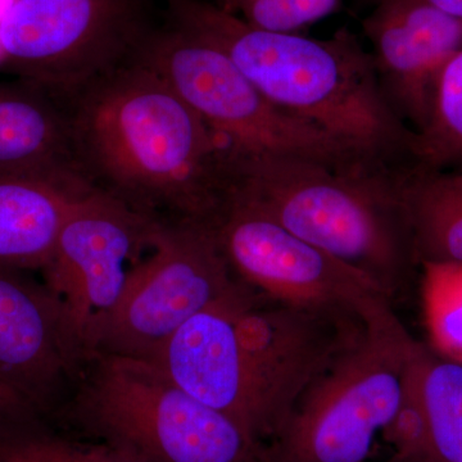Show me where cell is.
Segmentation results:
<instances>
[{"mask_svg": "<svg viewBox=\"0 0 462 462\" xmlns=\"http://www.w3.org/2000/svg\"><path fill=\"white\" fill-rule=\"evenodd\" d=\"M0 171L85 178L65 99L16 79L0 81Z\"/></svg>", "mask_w": 462, "mask_h": 462, "instance_id": "obj_15", "label": "cell"}, {"mask_svg": "<svg viewBox=\"0 0 462 462\" xmlns=\"http://www.w3.org/2000/svg\"><path fill=\"white\" fill-rule=\"evenodd\" d=\"M387 462H394V461H393V460H392V458H391V460H389V461H387Z\"/></svg>", "mask_w": 462, "mask_h": 462, "instance_id": "obj_28", "label": "cell"}, {"mask_svg": "<svg viewBox=\"0 0 462 462\" xmlns=\"http://www.w3.org/2000/svg\"><path fill=\"white\" fill-rule=\"evenodd\" d=\"M0 462H8V461L5 460V458H3L2 456H0Z\"/></svg>", "mask_w": 462, "mask_h": 462, "instance_id": "obj_27", "label": "cell"}, {"mask_svg": "<svg viewBox=\"0 0 462 462\" xmlns=\"http://www.w3.org/2000/svg\"><path fill=\"white\" fill-rule=\"evenodd\" d=\"M425 327L438 356L462 364V291L447 263H421Z\"/></svg>", "mask_w": 462, "mask_h": 462, "instance_id": "obj_20", "label": "cell"}, {"mask_svg": "<svg viewBox=\"0 0 462 462\" xmlns=\"http://www.w3.org/2000/svg\"><path fill=\"white\" fill-rule=\"evenodd\" d=\"M132 60L166 81L230 153L300 157L345 171L393 166L282 111L223 51L170 21L152 29Z\"/></svg>", "mask_w": 462, "mask_h": 462, "instance_id": "obj_5", "label": "cell"}, {"mask_svg": "<svg viewBox=\"0 0 462 462\" xmlns=\"http://www.w3.org/2000/svg\"><path fill=\"white\" fill-rule=\"evenodd\" d=\"M0 456L8 462H142L105 443L81 442L48 427L0 443Z\"/></svg>", "mask_w": 462, "mask_h": 462, "instance_id": "obj_22", "label": "cell"}, {"mask_svg": "<svg viewBox=\"0 0 462 462\" xmlns=\"http://www.w3.org/2000/svg\"><path fill=\"white\" fill-rule=\"evenodd\" d=\"M157 223L97 188L67 217L41 273L85 348L91 331L123 298L130 273L151 248Z\"/></svg>", "mask_w": 462, "mask_h": 462, "instance_id": "obj_10", "label": "cell"}, {"mask_svg": "<svg viewBox=\"0 0 462 462\" xmlns=\"http://www.w3.org/2000/svg\"><path fill=\"white\" fill-rule=\"evenodd\" d=\"M48 427L42 412L20 392L0 379V443Z\"/></svg>", "mask_w": 462, "mask_h": 462, "instance_id": "obj_24", "label": "cell"}, {"mask_svg": "<svg viewBox=\"0 0 462 462\" xmlns=\"http://www.w3.org/2000/svg\"><path fill=\"white\" fill-rule=\"evenodd\" d=\"M369 2L373 5L375 0H369ZM427 2L462 21V0H427Z\"/></svg>", "mask_w": 462, "mask_h": 462, "instance_id": "obj_25", "label": "cell"}, {"mask_svg": "<svg viewBox=\"0 0 462 462\" xmlns=\"http://www.w3.org/2000/svg\"><path fill=\"white\" fill-rule=\"evenodd\" d=\"M402 199L418 263H462L461 182L411 166Z\"/></svg>", "mask_w": 462, "mask_h": 462, "instance_id": "obj_17", "label": "cell"}, {"mask_svg": "<svg viewBox=\"0 0 462 462\" xmlns=\"http://www.w3.org/2000/svg\"><path fill=\"white\" fill-rule=\"evenodd\" d=\"M231 269L214 225L160 223L124 296L88 338L89 354L151 361L194 315L249 291Z\"/></svg>", "mask_w": 462, "mask_h": 462, "instance_id": "obj_8", "label": "cell"}, {"mask_svg": "<svg viewBox=\"0 0 462 462\" xmlns=\"http://www.w3.org/2000/svg\"><path fill=\"white\" fill-rule=\"evenodd\" d=\"M233 320L275 428L273 438L307 389L366 333V321L354 314L285 305L263 296L236 306Z\"/></svg>", "mask_w": 462, "mask_h": 462, "instance_id": "obj_11", "label": "cell"}, {"mask_svg": "<svg viewBox=\"0 0 462 462\" xmlns=\"http://www.w3.org/2000/svg\"><path fill=\"white\" fill-rule=\"evenodd\" d=\"M214 227L233 272L267 300L366 322L392 309L369 276L247 206L226 200Z\"/></svg>", "mask_w": 462, "mask_h": 462, "instance_id": "obj_9", "label": "cell"}, {"mask_svg": "<svg viewBox=\"0 0 462 462\" xmlns=\"http://www.w3.org/2000/svg\"><path fill=\"white\" fill-rule=\"evenodd\" d=\"M66 102L94 188L160 223L217 220L226 145L156 72L130 60Z\"/></svg>", "mask_w": 462, "mask_h": 462, "instance_id": "obj_1", "label": "cell"}, {"mask_svg": "<svg viewBox=\"0 0 462 462\" xmlns=\"http://www.w3.org/2000/svg\"><path fill=\"white\" fill-rule=\"evenodd\" d=\"M84 179L0 171V266L42 272L79 200Z\"/></svg>", "mask_w": 462, "mask_h": 462, "instance_id": "obj_16", "label": "cell"}, {"mask_svg": "<svg viewBox=\"0 0 462 462\" xmlns=\"http://www.w3.org/2000/svg\"><path fill=\"white\" fill-rule=\"evenodd\" d=\"M448 263L449 270H451L452 276H454L456 284L458 285L462 291V263Z\"/></svg>", "mask_w": 462, "mask_h": 462, "instance_id": "obj_26", "label": "cell"}, {"mask_svg": "<svg viewBox=\"0 0 462 462\" xmlns=\"http://www.w3.org/2000/svg\"><path fill=\"white\" fill-rule=\"evenodd\" d=\"M419 348L392 309L370 319L364 338L298 400L267 445V462H366Z\"/></svg>", "mask_w": 462, "mask_h": 462, "instance_id": "obj_6", "label": "cell"}, {"mask_svg": "<svg viewBox=\"0 0 462 462\" xmlns=\"http://www.w3.org/2000/svg\"><path fill=\"white\" fill-rule=\"evenodd\" d=\"M30 273L0 266V379L51 421L90 355L60 298Z\"/></svg>", "mask_w": 462, "mask_h": 462, "instance_id": "obj_12", "label": "cell"}, {"mask_svg": "<svg viewBox=\"0 0 462 462\" xmlns=\"http://www.w3.org/2000/svg\"><path fill=\"white\" fill-rule=\"evenodd\" d=\"M406 170L345 171L305 158L226 151L225 196L369 276L392 300L418 263L402 199Z\"/></svg>", "mask_w": 462, "mask_h": 462, "instance_id": "obj_3", "label": "cell"}, {"mask_svg": "<svg viewBox=\"0 0 462 462\" xmlns=\"http://www.w3.org/2000/svg\"><path fill=\"white\" fill-rule=\"evenodd\" d=\"M154 26L151 0H5L0 67L66 100L129 63Z\"/></svg>", "mask_w": 462, "mask_h": 462, "instance_id": "obj_7", "label": "cell"}, {"mask_svg": "<svg viewBox=\"0 0 462 462\" xmlns=\"http://www.w3.org/2000/svg\"><path fill=\"white\" fill-rule=\"evenodd\" d=\"M413 373L436 462H462V364L420 346Z\"/></svg>", "mask_w": 462, "mask_h": 462, "instance_id": "obj_18", "label": "cell"}, {"mask_svg": "<svg viewBox=\"0 0 462 462\" xmlns=\"http://www.w3.org/2000/svg\"><path fill=\"white\" fill-rule=\"evenodd\" d=\"M413 358L404 380L402 400L383 434L393 447L392 460L394 462H436L427 416L413 373Z\"/></svg>", "mask_w": 462, "mask_h": 462, "instance_id": "obj_23", "label": "cell"}, {"mask_svg": "<svg viewBox=\"0 0 462 462\" xmlns=\"http://www.w3.org/2000/svg\"><path fill=\"white\" fill-rule=\"evenodd\" d=\"M167 21L223 51L273 105L396 165L411 129L383 90L372 53L343 27L329 39L256 29L207 0H165Z\"/></svg>", "mask_w": 462, "mask_h": 462, "instance_id": "obj_2", "label": "cell"}, {"mask_svg": "<svg viewBox=\"0 0 462 462\" xmlns=\"http://www.w3.org/2000/svg\"><path fill=\"white\" fill-rule=\"evenodd\" d=\"M409 152L421 171L462 165V50L440 72L427 124L412 133Z\"/></svg>", "mask_w": 462, "mask_h": 462, "instance_id": "obj_19", "label": "cell"}, {"mask_svg": "<svg viewBox=\"0 0 462 462\" xmlns=\"http://www.w3.org/2000/svg\"><path fill=\"white\" fill-rule=\"evenodd\" d=\"M257 296L249 289L194 315L149 363L189 396L229 416L267 447L275 428L240 349L233 320L236 307Z\"/></svg>", "mask_w": 462, "mask_h": 462, "instance_id": "obj_13", "label": "cell"}, {"mask_svg": "<svg viewBox=\"0 0 462 462\" xmlns=\"http://www.w3.org/2000/svg\"><path fill=\"white\" fill-rule=\"evenodd\" d=\"M215 5L256 29L302 33L339 12L343 0H215Z\"/></svg>", "mask_w": 462, "mask_h": 462, "instance_id": "obj_21", "label": "cell"}, {"mask_svg": "<svg viewBox=\"0 0 462 462\" xmlns=\"http://www.w3.org/2000/svg\"><path fill=\"white\" fill-rule=\"evenodd\" d=\"M53 419L142 462H267L238 422L139 358L91 354Z\"/></svg>", "mask_w": 462, "mask_h": 462, "instance_id": "obj_4", "label": "cell"}, {"mask_svg": "<svg viewBox=\"0 0 462 462\" xmlns=\"http://www.w3.org/2000/svg\"><path fill=\"white\" fill-rule=\"evenodd\" d=\"M364 18L383 90L397 115L420 132L440 72L462 50V21L427 0H375Z\"/></svg>", "mask_w": 462, "mask_h": 462, "instance_id": "obj_14", "label": "cell"}]
</instances>
